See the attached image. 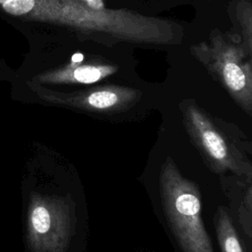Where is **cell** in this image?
Listing matches in <instances>:
<instances>
[{
  "instance_id": "cell-1",
  "label": "cell",
  "mask_w": 252,
  "mask_h": 252,
  "mask_svg": "<svg viewBox=\"0 0 252 252\" xmlns=\"http://www.w3.org/2000/svg\"><path fill=\"white\" fill-rule=\"evenodd\" d=\"M178 108L189 139L213 172L252 178V143L234 123L212 115L194 98L182 99Z\"/></svg>"
},
{
  "instance_id": "cell-4",
  "label": "cell",
  "mask_w": 252,
  "mask_h": 252,
  "mask_svg": "<svg viewBox=\"0 0 252 252\" xmlns=\"http://www.w3.org/2000/svg\"><path fill=\"white\" fill-rule=\"evenodd\" d=\"M73 228L70 206L61 198L32 195L28 239L33 252H65Z\"/></svg>"
},
{
  "instance_id": "cell-7",
  "label": "cell",
  "mask_w": 252,
  "mask_h": 252,
  "mask_svg": "<svg viewBox=\"0 0 252 252\" xmlns=\"http://www.w3.org/2000/svg\"><path fill=\"white\" fill-rule=\"evenodd\" d=\"M226 12L231 31L238 34L252 59V0H229Z\"/></svg>"
},
{
  "instance_id": "cell-5",
  "label": "cell",
  "mask_w": 252,
  "mask_h": 252,
  "mask_svg": "<svg viewBox=\"0 0 252 252\" xmlns=\"http://www.w3.org/2000/svg\"><path fill=\"white\" fill-rule=\"evenodd\" d=\"M29 85L40 99L48 103L100 114L124 112L138 103L142 96L140 90L118 85L97 86L74 93H61L34 83Z\"/></svg>"
},
{
  "instance_id": "cell-9",
  "label": "cell",
  "mask_w": 252,
  "mask_h": 252,
  "mask_svg": "<svg viewBox=\"0 0 252 252\" xmlns=\"http://www.w3.org/2000/svg\"><path fill=\"white\" fill-rule=\"evenodd\" d=\"M74 1L92 10H102L106 8L104 0H74Z\"/></svg>"
},
{
  "instance_id": "cell-3",
  "label": "cell",
  "mask_w": 252,
  "mask_h": 252,
  "mask_svg": "<svg viewBox=\"0 0 252 252\" xmlns=\"http://www.w3.org/2000/svg\"><path fill=\"white\" fill-rule=\"evenodd\" d=\"M158 185L166 221L182 252H214L202 220L200 192L170 157L161 164Z\"/></svg>"
},
{
  "instance_id": "cell-8",
  "label": "cell",
  "mask_w": 252,
  "mask_h": 252,
  "mask_svg": "<svg viewBox=\"0 0 252 252\" xmlns=\"http://www.w3.org/2000/svg\"><path fill=\"white\" fill-rule=\"evenodd\" d=\"M214 223L221 252H243L235 227L224 207L218 208Z\"/></svg>"
},
{
  "instance_id": "cell-2",
  "label": "cell",
  "mask_w": 252,
  "mask_h": 252,
  "mask_svg": "<svg viewBox=\"0 0 252 252\" xmlns=\"http://www.w3.org/2000/svg\"><path fill=\"white\" fill-rule=\"evenodd\" d=\"M189 51L252 118V59L238 34L215 28L207 39L190 45Z\"/></svg>"
},
{
  "instance_id": "cell-6",
  "label": "cell",
  "mask_w": 252,
  "mask_h": 252,
  "mask_svg": "<svg viewBox=\"0 0 252 252\" xmlns=\"http://www.w3.org/2000/svg\"><path fill=\"white\" fill-rule=\"evenodd\" d=\"M119 67L105 63L70 62L60 68L47 70L35 75L32 83L37 85L61 84H93L114 75Z\"/></svg>"
}]
</instances>
